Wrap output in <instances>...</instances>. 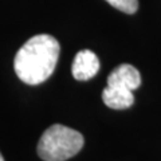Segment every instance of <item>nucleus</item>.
I'll list each match as a JSON object with an SVG mask.
<instances>
[{
	"instance_id": "f257e3e1",
	"label": "nucleus",
	"mask_w": 161,
	"mask_h": 161,
	"mask_svg": "<svg viewBox=\"0 0 161 161\" xmlns=\"http://www.w3.org/2000/svg\"><path fill=\"white\" fill-rule=\"evenodd\" d=\"M59 42L51 35L39 34L28 39L16 53L14 69L27 85H39L54 73L59 58Z\"/></svg>"
},
{
	"instance_id": "f03ea898",
	"label": "nucleus",
	"mask_w": 161,
	"mask_h": 161,
	"mask_svg": "<svg viewBox=\"0 0 161 161\" xmlns=\"http://www.w3.org/2000/svg\"><path fill=\"white\" fill-rule=\"evenodd\" d=\"M83 136L63 125L50 126L38 142V154L44 161H66L83 147Z\"/></svg>"
},
{
	"instance_id": "7ed1b4c3",
	"label": "nucleus",
	"mask_w": 161,
	"mask_h": 161,
	"mask_svg": "<svg viewBox=\"0 0 161 161\" xmlns=\"http://www.w3.org/2000/svg\"><path fill=\"white\" fill-rule=\"evenodd\" d=\"M141 85V75L140 71L132 64H119L115 67L108 77V86L119 89V90H129L134 92Z\"/></svg>"
},
{
	"instance_id": "20e7f679",
	"label": "nucleus",
	"mask_w": 161,
	"mask_h": 161,
	"mask_svg": "<svg viewBox=\"0 0 161 161\" xmlns=\"http://www.w3.org/2000/svg\"><path fill=\"white\" fill-rule=\"evenodd\" d=\"M99 70V59L90 50H82L77 53L71 66V73L75 79L87 80L97 75Z\"/></svg>"
},
{
	"instance_id": "39448f33",
	"label": "nucleus",
	"mask_w": 161,
	"mask_h": 161,
	"mask_svg": "<svg viewBox=\"0 0 161 161\" xmlns=\"http://www.w3.org/2000/svg\"><path fill=\"white\" fill-rule=\"evenodd\" d=\"M102 99L105 105L112 109H128L134 102V95L133 92L129 90H119L106 86L102 93Z\"/></svg>"
},
{
	"instance_id": "423d86ee",
	"label": "nucleus",
	"mask_w": 161,
	"mask_h": 161,
	"mask_svg": "<svg viewBox=\"0 0 161 161\" xmlns=\"http://www.w3.org/2000/svg\"><path fill=\"white\" fill-rule=\"evenodd\" d=\"M106 2L125 14H134L138 8V0H106Z\"/></svg>"
},
{
	"instance_id": "0eeeda50",
	"label": "nucleus",
	"mask_w": 161,
	"mask_h": 161,
	"mask_svg": "<svg viewBox=\"0 0 161 161\" xmlns=\"http://www.w3.org/2000/svg\"><path fill=\"white\" fill-rule=\"evenodd\" d=\"M0 161H4V158H3V156H2V153H0Z\"/></svg>"
}]
</instances>
